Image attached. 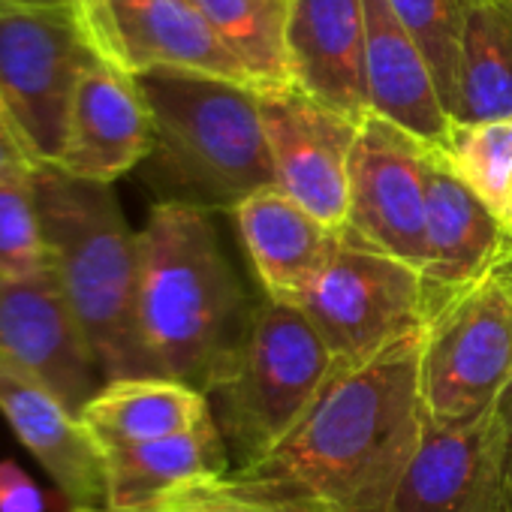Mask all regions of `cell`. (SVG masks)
<instances>
[{
  "label": "cell",
  "instance_id": "cell-1",
  "mask_svg": "<svg viewBox=\"0 0 512 512\" xmlns=\"http://www.w3.org/2000/svg\"><path fill=\"white\" fill-rule=\"evenodd\" d=\"M419 341L422 329L338 365L296 428L229 476L308 512H389L422 437Z\"/></svg>",
  "mask_w": 512,
  "mask_h": 512
},
{
  "label": "cell",
  "instance_id": "cell-2",
  "mask_svg": "<svg viewBox=\"0 0 512 512\" xmlns=\"http://www.w3.org/2000/svg\"><path fill=\"white\" fill-rule=\"evenodd\" d=\"M211 214L157 202L139 229V338L154 377L208 392L247 320Z\"/></svg>",
  "mask_w": 512,
  "mask_h": 512
},
{
  "label": "cell",
  "instance_id": "cell-3",
  "mask_svg": "<svg viewBox=\"0 0 512 512\" xmlns=\"http://www.w3.org/2000/svg\"><path fill=\"white\" fill-rule=\"evenodd\" d=\"M151 112V154L139 166L160 202L232 211L275 187L256 88L196 73L133 76Z\"/></svg>",
  "mask_w": 512,
  "mask_h": 512
},
{
  "label": "cell",
  "instance_id": "cell-4",
  "mask_svg": "<svg viewBox=\"0 0 512 512\" xmlns=\"http://www.w3.org/2000/svg\"><path fill=\"white\" fill-rule=\"evenodd\" d=\"M34 199L49 266L109 380L154 377L139 338V232L130 229L112 184L40 166Z\"/></svg>",
  "mask_w": 512,
  "mask_h": 512
},
{
  "label": "cell",
  "instance_id": "cell-5",
  "mask_svg": "<svg viewBox=\"0 0 512 512\" xmlns=\"http://www.w3.org/2000/svg\"><path fill=\"white\" fill-rule=\"evenodd\" d=\"M335 368L332 350L299 305L266 296L256 302L205 392L232 470L266 458L308 413Z\"/></svg>",
  "mask_w": 512,
  "mask_h": 512
},
{
  "label": "cell",
  "instance_id": "cell-6",
  "mask_svg": "<svg viewBox=\"0 0 512 512\" xmlns=\"http://www.w3.org/2000/svg\"><path fill=\"white\" fill-rule=\"evenodd\" d=\"M512 383V266L497 263L443 299L422 323L419 395L434 422H458L488 410Z\"/></svg>",
  "mask_w": 512,
  "mask_h": 512
},
{
  "label": "cell",
  "instance_id": "cell-7",
  "mask_svg": "<svg viewBox=\"0 0 512 512\" xmlns=\"http://www.w3.org/2000/svg\"><path fill=\"white\" fill-rule=\"evenodd\" d=\"M296 305L338 365L365 362L425 323L422 275L350 229L335 235L326 263Z\"/></svg>",
  "mask_w": 512,
  "mask_h": 512
},
{
  "label": "cell",
  "instance_id": "cell-8",
  "mask_svg": "<svg viewBox=\"0 0 512 512\" xmlns=\"http://www.w3.org/2000/svg\"><path fill=\"white\" fill-rule=\"evenodd\" d=\"M97 61L76 7H0V106L43 166L58 163L76 85Z\"/></svg>",
  "mask_w": 512,
  "mask_h": 512
},
{
  "label": "cell",
  "instance_id": "cell-9",
  "mask_svg": "<svg viewBox=\"0 0 512 512\" xmlns=\"http://www.w3.org/2000/svg\"><path fill=\"white\" fill-rule=\"evenodd\" d=\"M76 13L97 55L127 76L166 70L256 88L190 0H76Z\"/></svg>",
  "mask_w": 512,
  "mask_h": 512
},
{
  "label": "cell",
  "instance_id": "cell-10",
  "mask_svg": "<svg viewBox=\"0 0 512 512\" xmlns=\"http://www.w3.org/2000/svg\"><path fill=\"white\" fill-rule=\"evenodd\" d=\"M434 148L368 115L350 154L347 226L371 247L422 272L425 190Z\"/></svg>",
  "mask_w": 512,
  "mask_h": 512
},
{
  "label": "cell",
  "instance_id": "cell-11",
  "mask_svg": "<svg viewBox=\"0 0 512 512\" xmlns=\"http://www.w3.org/2000/svg\"><path fill=\"white\" fill-rule=\"evenodd\" d=\"M275 187L326 229L341 232L350 211V154L356 121L299 88L260 94Z\"/></svg>",
  "mask_w": 512,
  "mask_h": 512
},
{
  "label": "cell",
  "instance_id": "cell-12",
  "mask_svg": "<svg viewBox=\"0 0 512 512\" xmlns=\"http://www.w3.org/2000/svg\"><path fill=\"white\" fill-rule=\"evenodd\" d=\"M0 356L43 380L76 416L106 383L52 266L0 287Z\"/></svg>",
  "mask_w": 512,
  "mask_h": 512
},
{
  "label": "cell",
  "instance_id": "cell-13",
  "mask_svg": "<svg viewBox=\"0 0 512 512\" xmlns=\"http://www.w3.org/2000/svg\"><path fill=\"white\" fill-rule=\"evenodd\" d=\"M151 142V112L136 79L100 58L76 85L55 166L82 181L115 184L148 160Z\"/></svg>",
  "mask_w": 512,
  "mask_h": 512
},
{
  "label": "cell",
  "instance_id": "cell-14",
  "mask_svg": "<svg viewBox=\"0 0 512 512\" xmlns=\"http://www.w3.org/2000/svg\"><path fill=\"white\" fill-rule=\"evenodd\" d=\"M0 416L73 509L106 506L103 455L82 419L34 374L0 356Z\"/></svg>",
  "mask_w": 512,
  "mask_h": 512
},
{
  "label": "cell",
  "instance_id": "cell-15",
  "mask_svg": "<svg viewBox=\"0 0 512 512\" xmlns=\"http://www.w3.org/2000/svg\"><path fill=\"white\" fill-rule=\"evenodd\" d=\"M389 512H497L491 407L458 422L422 419Z\"/></svg>",
  "mask_w": 512,
  "mask_h": 512
},
{
  "label": "cell",
  "instance_id": "cell-16",
  "mask_svg": "<svg viewBox=\"0 0 512 512\" xmlns=\"http://www.w3.org/2000/svg\"><path fill=\"white\" fill-rule=\"evenodd\" d=\"M287 55L293 88L356 124L371 115L362 0H290Z\"/></svg>",
  "mask_w": 512,
  "mask_h": 512
},
{
  "label": "cell",
  "instance_id": "cell-17",
  "mask_svg": "<svg viewBox=\"0 0 512 512\" xmlns=\"http://www.w3.org/2000/svg\"><path fill=\"white\" fill-rule=\"evenodd\" d=\"M512 235L485 211V205L458 181L440 151L428 163L425 190V263L422 293L425 317L452 293L479 281L503 253Z\"/></svg>",
  "mask_w": 512,
  "mask_h": 512
},
{
  "label": "cell",
  "instance_id": "cell-18",
  "mask_svg": "<svg viewBox=\"0 0 512 512\" xmlns=\"http://www.w3.org/2000/svg\"><path fill=\"white\" fill-rule=\"evenodd\" d=\"M362 10L371 115L395 124L422 145L443 151L452 133V121L437 97L425 55L398 22L389 0H362Z\"/></svg>",
  "mask_w": 512,
  "mask_h": 512
},
{
  "label": "cell",
  "instance_id": "cell-19",
  "mask_svg": "<svg viewBox=\"0 0 512 512\" xmlns=\"http://www.w3.org/2000/svg\"><path fill=\"white\" fill-rule=\"evenodd\" d=\"M232 217L266 299L296 305L326 263L338 232L326 229L278 187L250 193L232 208Z\"/></svg>",
  "mask_w": 512,
  "mask_h": 512
},
{
  "label": "cell",
  "instance_id": "cell-20",
  "mask_svg": "<svg viewBox=\"0 0 512 512\" xmlns=\"http://www.w3.org/2000/svg\"><path fill=\"white\" fill-rule=\"evenodd\" d=\"M97 446L166 440L214 422L205 392L169 377L109 380L79 413Z\"/></svg>",
  "mask_w": 512,
  "mask_h": 512
},
{
  "label": "cell",
  "instance_id": "cell-21",
  "mask_svg": "<svg viewBox=\"0 0 512 512\" xmlns=\"http://www.w3.org/2000/svg\"><path fill=\"white\" fill-rule=\"evenodd\" d=\"M106 470V506H130L163 491L211 482L232 473L229 449L217 422L193 431L133 443V446H100Z\"/></svg>",
  "mask_w": 512,
  "mask_h": 512
},
{
  "label": "cell",
  "instance_id": "cell-22",
  "mask_svg": "<svg viewBox=\"0 0 512 512\" xmlns=\"http://www.w3.org/2000/svg\"><path fill=\"white\" fill-rule=\"evenodd\" d=\"M452 124L512 118V0H470Z\"/></svg>",
  "mask_w": 512,
  "mask_h": 512
},
{
  "label": "cell",
  "instance_id": "cell-23",
  "mask_svg": "<svg viewBox=\"0 0 512 512\" xmlns=\"http://www.w3.org/2000/svg\"><path fill=\"white\" fill-rule=\"evenodd\" d=\"M190 4L205 16L263 94L293 88L287 55L290 0H190Z\"/></svg>",
  "mask_w": 512,
  "mask_h": 512
},
{
  "label": "cell",
  "instance_id": "cell-24",
  "mask_svg": "<svg viewBox=\"0 0 512 512\" xmlns=\"http://www.w3.org/2000/svg\"><path fill=\"white\" fill-rule=\"evenodd\" d=\"M440 154L503 232L512 235V118L452 124Z\"/></svg>",
  "mask_w": 512,
  "mask_h": 512
},
{
  "label": "cell",
  "instance_id": "cell-25",
  "mask_svg": "<svg viewBox=\"0 0 512 512\" xmlns=\"http://www.w3.org/2000/svg\"><path fill=\"white\" fill-rule=\"evenodd\" d=\"M389 7L425 55V64L437 85V97L449 115L455 103L461 40L470 0H389Z\"/></svg>",
  "mask_w": 512,
  "mask_h": 512
},
{
  "label": "cell",
  "instance_id": "cell-26",
  "mask_svg": "<svg viewBox=\"0 0 512 512\" xmlns=\"http://www.w3.org/2000/svg\"><path fill=\"white\" fill-rule=\"evenodd\" d=\"M49 269L34 181L0 187V287Z\"/></svg>",
  "mask_w": 512,
  "mask_h": 512
},
{
  "label": "cell",
  "instance_id": "cell-27",
  "mask_svg": "<svg viewBox=\"0 0 512 512\" xmlns=\"http://www.w3.org/2000/svg\"><path fill=\"white\" fill-rule=\"evenodd\" d=\"M73 512H308V509L256 494L241 482H235L232 476H223L211 482L181 485L130 506H100V509H73Z\"/></svg>",
  "mask_w": 512,
  "mask_h": 512
},
{
  "label": "cell",
  "instance_id": "cell-28",
  "mask_svg": "<svg viewBox=\"0 0 512 512\" xmlns=\"http://www.w3.org/2000/svg\"><path fill=\"white\" fill-rule=\"evenodd\" d=\"M491 419H494L497 512H512V383L491 404Z\"/></svg>",
  "mask_w": 512,
  "mask_h": 512
},
{
  "label": "cell",
  "instance_id": "cell-29",
  "mask_svg": "<svg viewBox=\"0 0 512 512\" xmlns=\"http://www.w3.org/2000/svg\"><path fill=\"white\" fill-rule=\"evenodd\" d=\"M40 166L43 163L34 157V151L22 139L19 127L4 112V106H0V187L34 181Z\"/></svg>",
  "mask_w": 512,
  "mask_h": 512
},
{
  "label": "cell",
  "instance_id": "cell-30",
  "mask_svg": "<svg viewBox=\"0 0 512 512\" xmlns=\"http://www.w3.org/2000/svg\"><path fill=\"white\" fill-rule=\"evenodd\" d=\"M0 512H46L43 488L16 461H0Z\"/></svg>",
  "mask_w": 512,
  "mask_h": 512
},
{
  "label": "cell",
  "instance_id": "cell-31",
  "mask_svg": "<svg viewBox=\"0 0 512 512\" xmlns=\"http://www.w3.org/2000/svg\"><path fill=\"white\" fill-rule=\"evenodd\" d=\"M0 7H28V10H70L76 0H0Z\"/></svg>",
  "mask_w": 512,
  "mask_h": 512
},
{
  "label": "cell",
  "instance_id": "cell-32",
  "mask_svg": "<svg viewBox=\"0 0 512 512\" xmlns=\"http://www.w3.org/2000/svg\"><path fill=\"white\" fill-rule=\"evenodd\" d=\"M506 256H509V266H512V238L506 241Z\"/></svg>",
  "mask_w": 512,
  "mask_h": 512
}]
</instances>
